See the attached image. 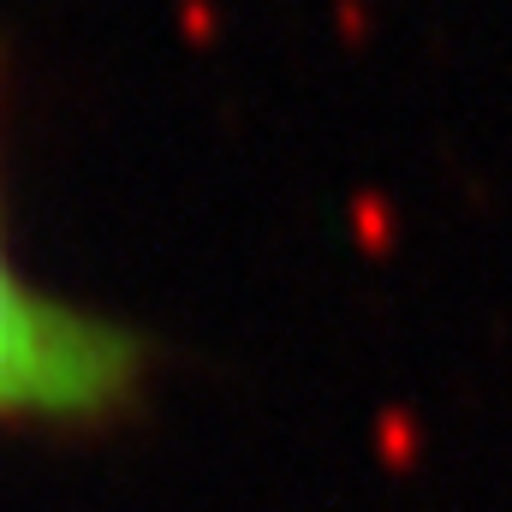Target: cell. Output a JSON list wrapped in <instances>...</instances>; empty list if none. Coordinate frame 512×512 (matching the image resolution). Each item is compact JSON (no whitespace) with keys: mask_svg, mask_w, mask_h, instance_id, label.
<instances>
[{"mask_svg":"<svg viewBox=\"0 0 512 512\" xmlns=\"http://www.w3.org/2000/svg\"><path fill=\"white\" fill-rule=\"evenodd\" d=\"M149 340L78 298L48 292L12 256L0 167V429L96 435L126 423L149 387Z\"/></svg>","mask_w":512,"mask_h":512,"instance_id":"obj_1","label":"cell"}]
</instances>
